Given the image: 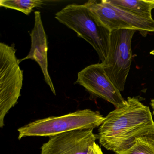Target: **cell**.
<instances>
[{
	"mask_svg": "<svg viewBox=\"0 0 154 154\" xmlns=\"http://www.w3.org/2000/svg\"><path fill=\"white\" fill-rule=\"evenodd\" d=\"M111 4L130 11L140 16L152 19L154 0H108Z\"/></svg>",
	"mask_w": 154,
	"mask_h": 154,
	"instance_id": "obj_10",
	"label": "cell"
},
{
	"mask_svg": "<svg viewBox=\"0 0 154 154\" xmlns=\"http://www.w3.org/2000/svg\"><path fill=\"white\" fill-rule=\"evenodd\" d=\"M55 18L89 43L97 52L102 63L107 62L111 31L100 25L84 4L67 5L55 14Z\"/></svg>",
	"mask_w": 154,
	"mask_h": 154,
	"instance_id": "obj_2",
	"label": "cell"
},
{
	"mask_svg": "<svg viewBox=\"0 0 154 154\" xmlns=\"http://www.w3.org/2000/svg\"><path fill=\"white\" fill-rule=\"evenodd\" d=\"M87 154H104L100 146L94 142L90 147Z\"/></svg>",
	"mask_w": 154,
	"mask_h": 154,
	"instance_id": "obj_13",
	"label": "cell"
},
{
	"mask_svg": "<svg viewBox=\"0 0 154 154\" xmlns=\"http://www.w3.org/2000/svg\"><path fill=\"white\" fill-rule=\"evenodd\" d=\"M14 47L0 43V127L4 118L15 106L20 96L23 85V71L19 66Z\"/></svg>",
	"mask_w": 154,
	"mask_h": 154,
	"instance_id": "obj_5",
	"label": "cell"
},
{
	"mask_svg": "<svg viewBox=\"0 0 154 154\" xmlns=\"http://www.w3.org/2000/svg\"><path fill=\"white\" fill-rule=\"evenodd\" d=\"M151 106H152V108H153V114L154 115V99L151 100Z\"/></svg>",
	"mask_w": 154,
	"mask_h": 154,
	"instance_id": "obj_14",
	"label": "cell"
},
{
	"mask_svg": "<svg viewBox=\"0 0 154 154\" xmlns=\"http://www.w3.org/2000/svg\"><path fill=\"white\" fill-rule=\"evenodd\" d=\"M117 154H154V136L137 138L128 149L116 152Z\"/></svg>",
	"mask_w": 154,
	"mask_h": 154,
	"instance_id": "obj_11",
	"label": "cell"
},
{
	"mask_svg": "<svg viewBox=\"0 0 154 154\" xmlns=\"http://www.w3.org/2000/svg\"><path fill=\"white\" fill-rule=\"evenodd\" d=\"M136 31L119 29L111 32L108 61L103 64L110 80L120 91H124L131 61V41Z\"/></svg>",
	"mask_w": 154,
	"mask_h": 154,
	"instance_id": "obj_6",
	"label": "cell"
},
{
	"mask_svg": "<svg viewBox=\"0 0 154 154\" xmlns=\"http://www.w3.org/2000/svg\"><path fill=\"white\" fill-rule=\"evenodd\" d=\"M44 2L42 0H1L0 6L16 10L29 15L35 8H41Z\"/></svg>",
	"mask_w": 154,
	"mask_h": 154,
	"instance_id": "obj_12",
	"label": "cell"
},
{
	"mask_svg": "<svg viewBox=\"0 0 154 154\" xmlns=\"http://www.w3.org/2000/svg\"><path fill=\"white\" fill-rule=\"evenodd\" d=\"M84 5L97 22L111 32L119 29L139 31L142 35L154 32V20L110 3L108 0H90Z\"/></svg>",
	"mask_w": 154,
	"mask_h": 154,
	"instance_id": "obj_4",
	"label": "cell"
},
{
	"mask_svg": "<svg viewBox=\"0 0 154 154\" xmlns=\"http://www.w3.org/2000/svg\"><path fill=\"white\" fill-rule=\"evenodd\" d=\"M75 83L84 87L93 95L113 104L116 108L126 103V100L108 77L102 63L91 65L79 72Z\"/></svg>",
	"mask_w": 154,
	"mask_h": 154,
	"instance_id": "obj_7",
	"label": "cell"
},
{
	"mask_svg": "<svg viewBox=\"0 0 154 154\" xmlns=\"http://www.w3.org/2000/svg\"><path fill=\"white\" fill-rule=\"evenodd\" d=\"M35 18L34 27L30 34L31 40L30 52L26 57L19 60V62L20 63L26 59H32L36 62L42 70L45 82L50 87L52 92L56 95L55 89L48 73L47 38L40 12L35 11Z\"/></svg>",
	"mask_w": 154,
	"mask_h": 154,
	"instance_id": "obj_9",
	"label": "cell"
},
{
	"mask_svg": "<svg viewBox=\"0 0 154 154\" xmlns=\"http://www.w3.org/2000/svg\"><path fill=\"white\" fill-rule=\"evenodd\" d=\"M93 130H78L50 137L41 147V154H87L97 139Z\"/></svg>",
	"mask_w": 154,
	"mask_h": 154,
	"instance_id": "obj_8",
	"label": "cell"
},
{
	"mask_svg": "<svg viewBox=\"0 0 154 154\" xmlns=\"http://www.w3.org/2000/svg\"><path fill=\"white\" fill-rule=\"evenodd\" d=\"M154 136V122L149 107L135 97H128L124 105L110 112L100 126L97 139L115 153L128 149L137 138Z\"/></svg>",
	"mask_w": 154,
	"mask_h": 154,
	"instance_id": "obj_1",
	"label": "cell"
},
{
	"mask_svg": "<svg viewBox=\"0 0 154 154\" xmlns=\"http://www.w3.org/2000/svg\"><path fill=\"white\" fill-rule=\"evenodd\" d=\"M105 119L100 112L89 109L30 122L18 129L19 140L27 137H49L78 130L100 127Z\"/></svg>",
	"mask_w": 154,
	"mask_h": 154,
	"instance_id": "obj_3",
	"label": "cell"
}]
</instances>
